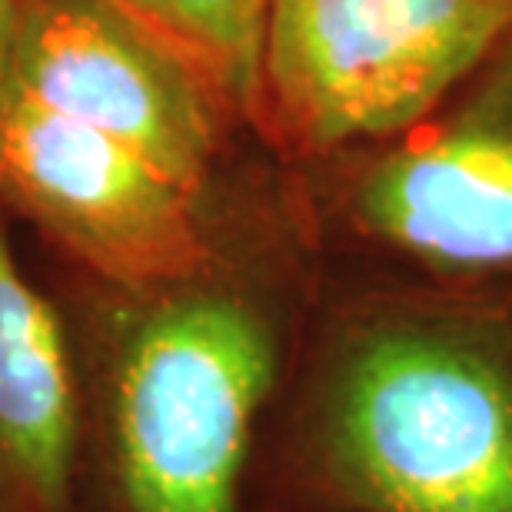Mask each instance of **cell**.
<instances>
[{
    "label": "cell",
    "instance_id": "cell-1",
    "mask_svg": "<svg viewBox=\"0 0 512 512\" xmlns=\"http://www.w3.org/2000/svg\"><path fill=\"white\" fill-rule=\"evenodd\" d=\"M300 429L306 473L336 512H512V280L346 303Z\"/></svg>",
    "mask_w": 512,
    "mask_h": 512
},
{
    "label": "cell",
    "instance_id": "cell-2",
    "mask_svg": "<svg viewBox=\"0 0 512 512\" xmlns=\"http://www.w3.org/2000/svg\"><path fill=\"white\" fill-rule=\"evenodd\" d=\"M140 296L117 340L110 453L124 512H243L260 409L280 373V333L247 290L213 276Z\"/></svg>",
    "mask_w": 512,
    "mask_h": 512
},
{
    "label": "cell",
    "instance_id": "cell-3",
    "mask_svg": "<svg viewBox=\"0 0 512 512\" xmlns=\"http://www.w3.org/2000/svg\"><path fill=\"white\" fill-rule=\"evenodd\" d=\"M512 34V0H266L260 127L300 157L396 140Z\"/></svg>",
    "mask_w": 512,
    "mask_h": 512
},
{
    "label": "cell",
    "instance_id": "cell-4",
    "mask_svg": "<svg viewBox=\"0 0 512 512\" xmlns=\"http://www.w3.org/2000/svg\"><path fill=\"white\" fill-rule=\"evenodd\" d=\"M356 153L340 210L363 243L436 280H512V34L433 117Z\"/></svg>",
    "mask_w": 512,
    "mask_h": 512
},
{
    "label": "cell",
    "instance_id": "cell-5",
    "mask_svg": "<svg viewBox=\"0 0 512 512\" xmlns=\"http://www.w3.org/2000/svg\"><path fill=\"white\" fill-rule=\"evenodd\" d=\"M0 197L120 293L160 290L213 266L203 193L20 90L0 117Z\"/></svg>",
    "mask_w": 512,
    "mask_h": 512
},
{
    "label": "cell",
    "instance_id": "cell-6",
    "mask_svg": "<svg viewBox=\"0 0 512 512\" xmlns=\"http://www.w3.org/2000/svg\"><path fill=\"white\" fill-rule=\"evenodd\" d=\"M17 90L203 193L237 114L193 60L114 0H24Z\"/></svg>",
    "mask_w": 512,
    "mask_h": 512
},
{
    "label": "cell",
    "instance_id": "cell-7",
    "mask_svg": "<svg viewBox=\"0 0 512 512\" xmlns=\"http://www.w3.org/2000/svg\"><path fill=\"white\" fill-rule=\"evenodd\" d=\"M77 383L54 306L0 227V512H70Z\"/></svg>",
    "mask_w": 512,
    "mask_h": 512
},
{
    "label": "cell",
    "instance_id": "cell-8",
    "mask_svg": "<svg viewBox=\"0 0 512 512\" xmlns=\"http://www.w3.org/2000/svg\"><path fill=\"white\" fill-rule=\"evenodd\" d=\"M183 50L230 100L260 124L266 0H114Z\"/></svg>",
    "mask_w": 512,
    "mask_h": 512
},
{
    "label": "cell",
    "instance_id": "cell-9",
    "mask_svg": "<svg viewBox=\"0 0 512 512\" xmlns=\"http://www.w3.org/2000/svg\"><path fill=\"white\" fill-rule=\"evenodd\" d=\"M20 7L24 0H0V117L17 90L14 70H17V27H20Z\"/></svg>",
    "mask_w": 512,
    "mask_h": 512
}]
</instances>
